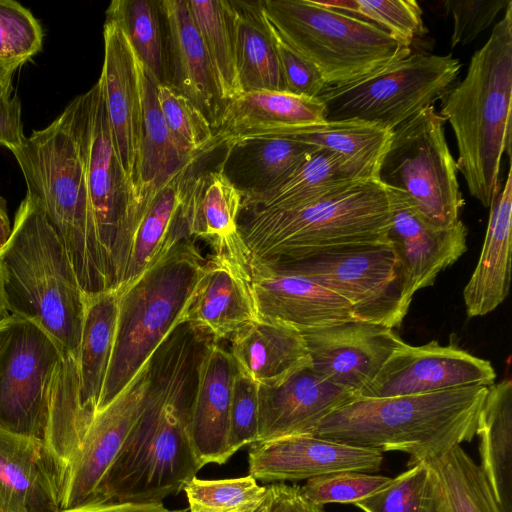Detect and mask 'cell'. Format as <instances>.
Wrapping results in <instances>:
<instances>
[{"label":"cell","mask_w":512,"mask_h":512,"mask_svg":"<svg viewBox=\"0 0 512 512\" xmlns=\"http://www.w3.org/2000/svg\"><path fill=\"white\" fill-rule=\"evenodd\" d=\"M216 341L178 322L147 361L142 405L106 479L102 501L163 503L201 469L190 420L201 360Z\"/></svg>","instance_id":"6da1fadb"},{"label":"cell","mask_w":512,"mask_h":512,"mask_svg":"<svg viewBox=\"0 0 512 512\" xmlns=\"http://www.w3.org/2000/svg\"><path fill=\"white\" fill-rule=\"evenodd\" d=\"M488 386L393 397L355 396L327 415L313 436L377 450L401 451L410 467L471 442Z\"/></svg>","instance_id":"7a4b0ae2"},{"label":"cell","mask_w":512,"mask_h":512,"mask_svg":"<svg viewBox=\"0 0 512 512\" xmlns=\"http://www.w3.org/2000/svg\"><path fill=\"white\" fill-rule=\"evenodd\" d=\"M390 227L388 189L377 179L353 181L293 209L241 211L238 217L248 262L265 265L389 242Z\"/></svg>","instance_id":"3957f363"},{"label":"cell","mask_w":512,"mask_h":512,"mask_svg":"<svg viewBox=\"0 0 512 512\" xmlns=\"http://www.w3.org/2000/svg\"><path fill=\"white\" fill-rule=\"evenodd\" d=\"M511 98L512 1L471 56L464 79L441 99L440 115L457 143V170L485 208L500 192L503 154L511 156Z\"/></svg>","instance_id":"277c9868"},{"label":"cell","mask_w":512,"mask_h":512,"mask_svg":"<svg viewBox=\"0 0 512 512\" xmlns=\"http://www.w3.org/2000/svg\"><path fill=\"white\" fill-rule=\"evenodd\" d=\"M0 265L8 312L39 326L76 360L87 296L60 238L27 194L0 248Z\"/></svg>","instance_id":"5b68a950"},{"label":"cell","mask_w":512,"mask_h":512,"mask_svg":"<svg viewBox=\"0 0 512 512\" xmlns=\"http://www.w3.org/2000/svg\"><path fill=\"white\" fill-rule=\"evenodd\" d=\"M27 195L60 238L86 296L110 290L68 107L12 151Z\"/></svg>","instance_id":"8992f818"},{"label":"cell","mask_w":512,"mask_h":512,"mask_svg":"<svg viewBox=\"0 0 512 512\" xmlns=\"http://www.w3.org/2000/svg\"><path fill=\"white\" fill-rule=\"evenodd\" d=\"M204 261L194 239L182 240L131 285L118 291L114 345L95 413L128 385L181 321Z\"/></svg>","instance_id":"52a82bcc"},{"label":"cell","mask_w":512,"mask_h":512,"mask_svg":"<svg viewBox=\"0 0 512 512\" xmlns=\"http://www.w3.org/2000/svg\"><path fill=\"white\" fill-rule=\"evenodd\" d=\"M262 12L281 38L312 63L328 87L345 85L411 54L376 25L315 0H264Z\"/></svg>","instance_id":"ba28073f"},{"label":"cell","mask_w":512,"mask_h":512,"mask_svg":"<svg viewBox=\"0 0 512 512\" xmlns=\"http://www.w3.org/2000/svg\"><path fill=\"white\" fill-rule=\"evenodd\" d=\"M445 125L431 105L394 129L377 174L380 183L403 192L437 228L456 225L465 205Z\"/></svg>","instance_id":"9c48e42d"},{"label":"cell","mask_w":512,"mask_h":512,"mask_svg":"<svg viewBox=\"0 0 512 512\" xmlns=\"http://www.w3.org/2000/svg\"><path fill=\"white\" fill-rule=\"evenodd\" d=\"M461 63L415 53L357 81L328 87L318 98L326 121L357 120L394 130L434 105L453 86Z\"/></svg>","instance_id":"30bf717a"},{"label":"cell","mask_w":512,"mask_h":512,"mask_svg":"<svg viewBox=\"0 0 512 512\" xmlns=\"http://www.w3.org/2000/svg\"><path fill=\"white\" fill-rule=\"evenodd\" d=\"M110 290L115 288L132 187L117 157L99 80L68 105Z\"/></svg>","instance_id":"8fae6325"},{"label":"cell","mask_w":512,"mask_h":512,"mask_svg":"<svg viewBox=\"0 0 512 512\" xmlns=\"http://www.w3.org/2000/svg\"><path fill=\"white\" fill-rule=\"evenodd\" d=\"M283 265L343 298L356 320L399 327L409 305L402 295L398 255L391 242L326 251Z\"/></svg>","instance_id":"7c38bea8"},{"label":"cell","mask_w":512,"mask_h":512,"mask_svg":"<svg viewBox=\"0 0 512 512\" xmlns=\"http://www.w3.org/2000/svg\"><path fill=\"white\" fill-rule=\"evenodd\" d=\"M63 353L36 324L16 317L0 346V425L43 438L50 395Z\"/></svg>","instance_id":"4fadbf2b"},{"label":"cell","mask_w":512,"mask_h":512,"mask_svg":"<svg viewBox=\"0 0 512 512\" xmlns=\"http://www.w3.org/2000/svg\"><path fill=\"white\" fill-rule=\"evenodd\" d=\"M195 163L158 188L132 192L122 234L115 290L121 291L160 260L175 244L191 238L183 204Z\"/></svg>","instance_id":"5bb4252c"},{"label":"cell","mask_w":512,"mask_h":512,"mask_svg":"<svg viewBox=\"0 0 512 512\" xmlns=\"http://www.w3.org/2000/svg\"><path fill=\"white\" fill-rule=\"evenodd\" d=\"M147 386V362L128 385L95 413L62 482L61 509L100 502L108 474L138 417Z\"/></svg>","instance_id":"9a60e30c"},{"label":"cell","mask_w":512,"mask_h":512,"mask_svg":"<svg viewBox=\"0 0 512 512\" xmlns=\"http://www.w3.org/2000/svg\"><path fill=\"white\" fill-rule=\"evenodd\" d=\"M102 87L114 148L132 192L137 185L143 133L142 65L120 21L103 25Z\"/></svg>","instance_id":"2e32d148"},{"label":"cell","mask_w":512,"mask_h":512,"mask_svg":"<svg viewBox=\"0 0 512 512\" xmlns=\"http://www.w3.org/2000/svg\"><path fill=\"white\" fill-rule=\"evenodd\" d=\"M317 373L354 396H361L405 342L392 328L348 320L302 332Z\"/></svg>","instance_id":"e0dca14e"},{"label":"cell","mask_w":512,"mask_h":512,"mask_svg":"<svg viewBox=\"0 0 512 512\" xmlns=\"http://www.w3.org/2000/svg\"><path fill=\"white\" fill-rule=\"evenodd\" d=\"M495 378L490 361L455 345L443 346L436 340L420 346L405 343L391 354L361 396L382 398L490 386Z\"/></svg>","instance_id":"ac0fdd59"},{"label":"cell","mask_w":512,"mask_h":512,"mask_svg":"<svg viewBox=\"0 0 512 512\" xmlns=\"http://www.w3.org/2000/svg\"><path fill=\"white\" fill-rule=\"evenodd\" d=\"M387 189L389 239L399 259L403 299L410 306L417 291L433 285L437 275L466 252L468 229L461 220L450 228L434 227L403 192Z\"/></svg>","instance_id":"d6986e66"},{"label":"cell","mask_w":512,"mask_h":512,"mask_svg":"<svg viewBox=\"0 0 512 512\" xmlns=\"http://www.w3.org/2000/svg\"><path fill=\"white\" fill-rule=\"evenodd\" d=\"M377 450L315 436H295L250 444L249 474L263 483L308 480L340 471L377 472Z\"/></svg>","instance_id":"ffe728a7"},{"label":"cell","mask_w":512,"mask_h":512,"mask_svg":"<svg viewBox=\"0 0 512 512\" xmlns=\"http://www.w3.org/2000/svg\"><path fill=\"white\" fill-rule=\"evenodd\" d=\"M259 317L301 333L355 319L349 304L331 290L283 265L248 262Z\"/></svg>","instance_id":"44dd1931"},{"label":"cell","mask_w":512,"mask_h":512,"mask_svg":"<svg viewBox=\"0 0 512 512\" xmlns=\"http://www.w3.org/2000/svg\"><path fill=\"white\" fill-rule=\"evenodd\" d=\"M355 397L307 366L275 386H259L257 442L313 436L320 422Z\"/></svg>","instance_id":"7402d4cb"},{"label":"cell","mask_w":512,"mask_h":512,"mask_svg":"<svg viewBox=\"0 0 512 512\" xmlns=\"http://www.w3.org/2000/svg\"><path fill=\"white\" fill-rule=\"evenodd\" d=\"M257 319L247 269L225 253L205 259L181 321L220 341Z\"/></svg>","instance_id":"603a6c76"},{"label":"cell","mask_w":512,"mask_h":512,"mask_svg":"<svg viewBox=\"0 0 512 512\" xmlns=\"http://www.w3.org/2000/svg\"><path fill=\"white\" fill-rule=\"evenodd\" d=\"M166 82L189 98L215 129L224 107L212 64L188 0H160Z\"/></svg>","instance_id":"cb8c5ba5"},{"label":"cell","mask_w":512,"mask_h":512,"mask_svg":"<svg viewBox=\"0 0 512 512\" xmlns=\"http://www.w3.org/2000/svg\"><path fill=\"white\" fill-rule=\"evenodd\" d=\"M62 476L43 439L0 425V512H58Z\"/></svg>","instance_id":"d4e9b609"},{"label":"cell","mask_w":512,"mask_h":512,"mask_svg":"<svg viewBox=\"0 0 512 512\" xmlns=\"http://www.w3.org/2000/svg\"><path fill=\"white\" fill-rule=\"evenodd\" d=\"M238 367L228 349L213 341L199 367L193 400L190 439L196 459L222 465L231 457L228 444L232 385Z\"/></svg>","instance_id":"484cf974"},{"label":"cell","mask_w":512,"mask_h":512,"mask_svg":"<svg viewBox=\"0 0 512 512\" xmlns=\"http://www.w3.org/2000/svg\"><path fill=\"white\" fill-rule=\"evenodd\" d=\"M319 98L287 91L244 92L224 104L211 149L252 138L265 131L325 122Z\"/></svg>","instance_id":"4316f807"},{"label":"cell","mask_w":512,"mask_h":512,"mask_svg":"<svg viewBox=\"0 0 512 512\" xmlns=\"http://www.w3.org/2000/svg\"><path fill=\"white\" fill-rule=\"evenodd\" d=\"M242 193L222 170L191 175L183 214L191 238L207 241L247 269V251L238 231Z\"/></svg>","instance_id":"83f0119b"},{"label":"cell","mask_w":512,"mask_h":512,"mask_svg":"<svg viewBox=\"0 0 512 512\" xmlns=\"http://www.w3.org/2000/svg\"><path fill=\"white\" fill-rule=\"evenodd\" d=\"M230 353L238 370L259 386H275L310 366L303 335L279 321L259 319L230 338Z\"/></svg>","instance_id":"f1b7e54d"},{"label":"cell","mask_w":512,"mask_h":512,"mask_svg":"<svg viewBox=\"0 0 512 512\" xmlns=\"http://www.w3.org/2000/svg\"><path fill=\"white\" fill-rule=\"evenodd\" d=\"M482 250L463 289L469 317L484 316L508 296L511 280L512 169L504 187L491 204Z\"/></svg>","instance_id":"f546056e"},{"label":"cell","mask_w":512,"mask_h":512,"mask_svg":"<svg viewBox=\"0 0 512 512\" xmlns=\"http://www.w3.org/2000/svg\"><path fill=\"white\" fill-rule=\"evenodd\" d=\"M225 147L219 169L243 196L276 187L320 149L277 137L248 138Z\"/></svg>","instance_id":"4dcf8cb0"},{"label":"cell","mask_w":512,"mask_h":512,"mask_svg":"<svg viewBox=\"0 0 512 512\" xmlns=\"http://www.w3.org/2000/svg\"><path fill=\"white\" fill-rule=\"evenodd\" d=\"M391 135L392 130L379 124L343 120L273 129L255 137L294 140L331 151L340 155L359 179H377Z\"/></svg>","instance_id":"1f68e13d"},{"label":"cell","mask_w":512,"mask_h":512,"mask_svg":"<svg viewBox=\"0 0 512 512\" xmlns=\"http://www.w3.org/2000/svg\"><path fill=\"white\" fill-rule=\"evenodd\" d=\"M119 293L107 290L86 297L76 357L79 399L89 419L95 414L109 367L118 317Z\"/></svg>","instance_id":"d6a6232c"},{"label":"cell","mask_w":512,"mask_h":512,"mask_svg":"<svg viewBox=\"0 0 512 512\" xmlns=\"http://www.w3.org/2000/svg\"><path fill=\"white\" fill-rule=\"evenodd\" d=\"M481 469L504 512H512V384L488 386L476 427Z\"/></svg>","instance_id":"836d02e7"},{"label":"cell","mask_w":512,"mask_h":512,"mask_svg":"<svg viewBox=\"0 0 512 512\" xmlns=\"http://www.w3.org/2000/svg\"><path fill=\"white\" fill-rule=\"evenodd\" d=\"M359 179L338 154L319 149L276 187L244 195L241 211L287 210L314 202Z\"/></svg>","instance_id":"e575fe53"},{"label":"cell","mask_w":512,"mask_h":512,"mask_svg":"<svg viewBox=\"0 0 512 512\" xmlns=\"http://www.w3.org/2000/svg\"><path fill=\"white\" fill-rule=\"evenodd\" d=\"M232 2L236 11V64L243 93L286 91L275 40L261 1Z\"/></svg>","instance_id":"d590c367"},{"label":"cell","mask_w":512,"mask_h":512,"mask_svg":"<svg viewBox=\"0 0 512 512\" xmlns=\"http://www.w3.org/2000/svg\"><path fill=\"white\" fill-rule=\"evenodd\" d=\"M142 82L143 133L139 176L135 190L158 188L183 167L196 163L203 157L187 156L176 145L158 103V80L144 64Z\"/></svg>","instance_id":"8d00e7d4"},{"label":"cell","mask_w":512,"mask_h":512,"mask_svg":"<svg viewBox=\"0 0 512 512\" xmlns=\"http://www.w3.org/2000/svg\"><path fill=\"white\" fill-rule=\"evenodd\" d=\"M88 423L79 399L76 361L71 356H64L50 395L42 438L61 473L62 482Z\"/></svg>","instance_id":"74e56055"},{"label":"cell","mask_w":512,"mask_h":512,"mask_svg":"<svg viewBox=\"0 0 512 512\" xmlns=\"http://www.w3.org/2000/svg\"><path fill=\"white\" fill-rule=\"evenodd\" d=\"M426 462L439 495V512H504L480 467L455 445Z\"/></svg>","instance_id":"f35d334b"},{"label":"cell","mask_w":512,"mask_h":512,"mask_svg":"<svg viewBox=\"0 0 512 512\" xmlns=\"http://www.w3.org/2000/svg\"><path fill=\"white\" fill-rule=\"evenodd\" d=\"M205 43L224 104L240 96L236 64V11L232 0H188Z\"/></svg>","instance_id":"ab89813d"},{"label":"cell","mask_w":512,"mask_h":512,"mask_svg":"<svg viewBox=\"0 0 512 512\" xmlns=\"http://www.w3.org/2000/svg\"><path fill=\"white\" fill-rule=\"evenodd\" d=\"M105 14L120 21L141 62L159 83H165V35L160 0H113Z\"/></svg>","instance_id":"60d3db41"},{"label":"cell","mask_w":512,"mask_h":512,"mask_svg":"<svg viewBox=\"0 0 512 512\" xmlns=\"http://www.w3.org/2000/svg\"><path fill=\"white\" fill-rule=\"evenodd\" d=\"M353 505L364 512H439V495L430 468L421 461Z\"/></svg>","instance_id":"b9f144b4"},{"label":"cell","mask_w":512,"mask_h":512,"mask_svg":"<svg viewBox=\"0 0 512 512\" xmlns=\"http://www.w3.org/2000/svg\"><path fill=\"white\" fill-rule=\"evenodd\" d=\"M190 512H254L266 497L250 474L228 479H200L194 476L183 487Z\"/></svg>","instance_id":"7bdbcfd3"},{"label":"cell","mask_w":512,"mask_h":512,"mask_svg":"<svg viewBox=\"0 0 512 512\" xmlns=\"http://www.w3.org/2000/svg\"><path fill=\"white\" fill-rule=\"evenodd\" d=\"M318 2L328 8L368 21L410 46L427 29L415 0H342Z\"/></svg>","instance_id":"ee69618b"},{"label":"cell","mask_w":512,"mask_h":512,"mask_svg":"<svg viewBox=\"0 0 512 512\" xmlns=\"http://www.w3.org/2000/svg\"><path fill=\"white\" fill-rule=\"evenodd\" d=\"M157 99L168 129L187 156L212 152L214 129L201 110L168 83L157 84Z\"/></svg>","instance_id":"f6af8a7d"},{"label":"cell","mask_w":512,"mask_h":512,"mask_svg":"<svg viewBox=\"0 0 512 512\" xmlns=\"http://www.w3.org/2000/svg\"><path fill=\"white\" fill-rule=\"evenodd\" d=\"M42 44V26L31 11L17 1L0 0V65L14 72Z\"/></svg>","instance_id":"bcb514c9"},{"label":"cell","mask_w":512,"mask_h":512,"mask_svg":"<svg viewBox=\"0 0 512 512\" xmlns=\"http://www.w3.org/2000/svg\"><path fill=\"white\" fill-rule=\"evenodd\" d=\"M392 478L360 471H340L306 480L301 486L305 497L323 506L329 503L353 504L382 489Z\"/></svg>","instance_id":"7dc6e473"},{"label":"cell","mask_w":512,"mask_h":512,"mask_svg":"<svg viewBox=\"0 0 512 512\" xmlns=\"http://www.w3.org/2000/svg\"><path fill=\"white\" fill-rule=\"evenodd\" d=\"M259 434V385L241 373L234 378L229 414V451L233 456Z\"/></svg>","instance_id":"c3c4849f"},{"label":"cell","mask_w":512,"mask_h":512,"mask_svg":"<svg viewBox=\"0 0 512 512\" xmlns=\"http://www.w3.org/2000/svg\"><path fill=\"white\" fill-rule=\"evenodd\" d=\"M511 0H446L444 10L453 20L450 48L473 42L505 11Z\"/></svg>","instance_id":"681fc988"},{"label":"cell","mask_w":512,"mask_h":512,"mask_svg":"<svg viewBox=\"0 0 512 512\" xmlns=\"http://www.w3.org/2000/svg\"><path fill=\"white\" fill-rule=\"evenodd\" d=\"M269 26L275 40L286 91L318 98L328 86L317 68L288 45L270 23Z\"/></svg>","instance_id":"f907efd6"},{"label":"cell","mask_w":512,"mask_h":512,"mask_svg":"<svg viewBox=\"0 0 512 512\" xmlns=\"http://www.w3.org/2000/svg\"><path fill=\"white\" fill-rule=\"evenodd\" d=\"M266 487L264 512H327L323 506L309 501L299 485L278 482Z\"/></svg>","instance_id":"816d5d0a"},{"label":"cell","mask_w":512,"mask_h":512,"mask_svg":"<svg viewBox=\"0 0 512 512\" xmlns=\"http://www.w3.org/2000/svg\"><path fill=\"white\" fill-rule=\"evenodd\" d=\"M12 92L0 93V146L11 152L19 148L26 139L23 133L21 102Z\"/></svg>","instance_id":"f5cc1de1"},{"label":"cell","mask_w":512,"mask_h":512,"mask_svg":"<svg viewBox=\"0 0 512 512\" xmlns=\"http://www.w3.org/2000/svg\"><path fill=\"white\" fill-rule=\"evenodd\" d=\"M188 509L171 510L163 503H136L103 501L90 502L80 506L60 509L58 512H187Z\"/></svg>","instance_id":"db71d44e"},{"label":"cell","mask_w":512,"mask_h":512,"mask_svg":"<svg viewBox=\"0 0 512 512\" xmlns=\"http://www.w3.org/2000/svg\"><path fill=\"white\" fill-rule=\"evenodd\" d=\"M12 225L8 216L6 200L0 195V248L11 235Z\"/></svg>","instance_id":"11a10c76"},{"label":"cell","mask_w":512,"mask_h":512,"mask_svg":"<svg viewBox=\"0 0 512 512\" xmlns=\"http://www.w3.org/2000/svg\"><path fill=\"white\" fill-rule=\"evenodd\" d=\"M13 71L0 65V93L13 91L12 76Z\"/></svg>","instance_id":"9f6ffc18"},{"label":"cell","mask_w":512,"mask_h":512,"mask_svg":"<svg viewBox=\"0 0 512 512\" xmlns=\"http://www.w3.org/2000/svg\"><path fill=\"white\" fill-rule=\"evenodd\" d=\"M10 313L8 312L6 300H5V294H4V285H3V276H2V270L0 265V320L4 319L5 317L9 316Z\"/></svg>","instance_id":"6f0895ef"},{"label":"cell","mask_w":512,"mask_h":512,"mask_svg":"<svg viewBox=\"0 0 512 512\" xmlns=\"http://www.w3.org/2000/svg\"><path fill=\"white\" fill-rule=\"evenodd\" d=\"M14 319H15V316L10 314L9 316L0 320V346L2 343V339H3L5 330L11 325V323L14 321Z\"/></svg>","instance_id":"680465c9"},{"label":"cell","mask_w":512,"mask_h":512,"mask_svg":"<svg viewBox=\"0 0 512 512\" xmlns=\"http://www.w3.org/2000/svg\"><path fill=\"white\" fill-rule=\"evenodd\" d=\"M264 501H265V500H264ZM254 512H264V502H263V504H262L259 508H257Z\"/></svg>","instance_id":"91938a15"}]
</instances>
